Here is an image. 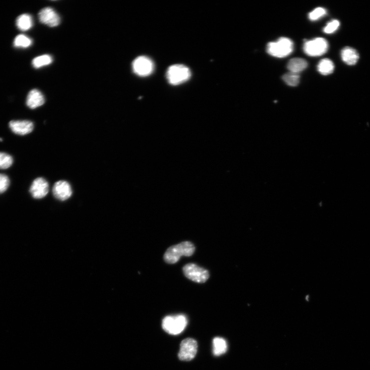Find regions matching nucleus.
<instances>
[{"mask_svg":"<svg viewBox=\"0 0 370 370\" xmlns=\"http://www.w3.org/2000/svg\"><path fill=\"white\" fill-rule=\"evenodd\" d=\"M195 250V245L191 242H183L168 248L164 254V259L168 264H175L183 256H191Z\"/></svg>","mask_w":370,"mask_h":370,"instance_id":"nucleus-1","label":"nucleus"},{"mask_svg":"<svg viewBox=\"0 0 370 370\" xmlns=\"http://www.w3.org/2000/svg\"><path fill=\"white\" fill-rule=\"evenodd\" d=\"M187 323V317L184 315L168 316L162 320V328L168 334L176 335L185 330Z\"/></svg>","mask_w":370,"mask_h":370,"instance_id":"nucleus-2","label":"nucleus"},{"mask_svg":"<svg viewBox=\"0 0 370 370\" xmlns=\"http://www.w3.org/2000/svg\"><path fill=\"white\" fill-rule=\"evenodd\" d=\"M294 49L293 41L286 37L280 38L276 42H270L267 46V52L272 56L284 58L290 55Z\"/></svg>","mask_w":370,"mask_h":370,"instance_id":"nucleus-3","label":"nucleus"},{"mask_svg":"<svg viewBox=\"0 0 370 370\" xmlns=\"http://www.w3.org/2000/svg\"><path fill=\"white\" fill-rule=\"evenodd\" d=\"M190 69L183 65L170 66L166 73L168 82L173 85H177L187 81L191 77Z\"/></svg>","mask_w":370,"mask_h":370,"instance_id":"nucleus-4","label":"nucleus"},{"mask_svg":"<svg viewBox=\"0 0 370 370\" xmlns=\"http://www.w3.org/2000/svg\"><path fill=\"white\" fill-rule=\"evenodd\" d=\"M328 49L329 43L323 38H317L306 41L303 46L305 53L312 57L321 56L326 53Z\"/></svg>","mask_w":370,"mask_h":370,"instance_id":"nucleus-5","label":"nucleus"},{"mask_svg":"<svg viewBox=\"0 0 370 370\" xmlns=\"http://www.w3.org/2000/svg\"><path fill=\"white\" fill-rule=\"evenodd\" d=\"M183 271L188 279L197 283H205L210 278L208 271L194 263L186 264L184 266Z\"/></svg>","mask_w":370,"mask_h":370,"instance_id":"nucleus-6","label":"nucleus"},{"mask_svg":"<svg viewBox=\"0 0 370 370\" xmlns=\"http://www.w3.org/2000/svg\"><path fill=\"white\" fill-rule=\"evenodd\" d=\"M132 69L137 75L146 77L151 75L154 70V64L149 58L140 56L132 64Z\"/></svg>","mask_w":370,"mask_h":370,"instance_id":"nucleus-7","label":"nucleus"},{"mask_svg":"<svg viewBox=\"0 0 370 370\" xmlns=\"http://www.w3.org/2000/svg\"><path fill=\"white\" fill-rule=\"evenodd\" d=\"M198 344L194 339L188 338L183 340L180 345L178 357L182 361H190L197 354Z\"/></svg>","mask_w":370,"mask_h":370,"instance_id":"nucleus-8","label":"nucleus"},{"mask_svg":"<svg viewBox=\"0 0 370 370\" xmlns=\"http://www.w3.org/2000/svg\"><path fill=\"white\" fill-rule=\"evenodd\" d=\"M39 21L43 24L51 27L57 26L61 23L60 17L54 9L46 7L41 9L38 14Z\"/></svg>","mask_w":370,"mask_h":370,"instance_id":"nucleus-9","label":"nucleus"},{"mask_svg":"<svg viewBox=\"0 0 370 370\" xmlns=\"http://www.w3.org/2000/svg\"><path fill=\"white\" fill-rule=\"evenodd\" d=\"M49 191V183L42 177H38L35 180L29 189L31 195L36 199H41L45 197L48 194Z\"/></svg>","mask_w":370,"mask_h":370,"instance_id":"nucleus-10","label":"nucleus"},{"mask_svg":"<svg viewBox=\"0 0 370 370\" xmlns=\"http://www.w3.org/2000/svg\"><path fill=\"white\" fill-rule=\"evenodd\" d=\"M53 194L55 198L58 200L66 201L71 198L72 195L71 186L67 181H58L54 185Z\"/></svg>","mask_w":370,"mask_h":370,"instance_id":"nucleus-11","label":"nucleus"},{"mask_svg":"<svg viewBox=\"0 0 370 370\" xmlns=\"http://www.w3.org/2000/svg\"><path fill=\"white\" fill-rule=\"evenodd\" d=\"M9 127L13 133L19 136L28 135L34 128L33 123L29 121H12Z\"/></svg>","mask_w":370,"mask_h":370,"instance_id":"nucleus-12","label":"nucleus"},{"mask_svg":"<svg viewBox=\"0 0 370 370\" xmlns=\"http://www.w3.org/2000/svg\"><path fill=\"white\" fill-rule=\"evenodd\" d=\"M45 98L42 93L37 89L30 91L26 99V105L31 109H35L44 105Z\"/></svg>","mask_w":370,"mask_h":370,"instance_id":"nucleus-13","label":"nucleus"},{"mask_svg":"<svg viewBox=\"0 0 370 370\" xmlns=\"http://www.w3.org/2000/svg\"><path fill=\"white\" fill-rule=\"evenodd\" d=\"M341 55L343 62L349 66L356 65L360 58L357 51L350 47L344 48L342 51Z\"/></svg>","mask_w":370,"mask_h":370,"instance_id":"nucleus-14","label":"nucleus"},{"mask_svg":"<svg viewBox=\"0 0 370 370\" xmlns=\"http://www.w3.org/2000/svg\"><path fill=\"white\" fill-rule=\"evenodd\" d=\"M308 66L307 62L300 58L292 59L288 64L287 68L290 72L299 74Z\"/></svg>","mask_w":370,"mask_h":370,"instance_id":"nucleus-15","label":"nucleus"},{"mask_svg":"<svg viewBox=\"0 0 370 370\" xmlns=\"http://www.w3.org/2000/svg\"><path fill=\"white\" fill-rule=\"evenodd\" d=\"M17 27L22 31H27L33 26V20L32 16L25 13L19 16L16 20Z\"/></svg>","mask_w":370,"mask_h":370,"instance_id":"nucleus-16","label":"nucleus"},{"mask_svg":"<svg viewBox=\"0 0 370 370\" xmlns=\"http://www.w3.org/2000/svg\"><path fill=\"white\" fill-rule=\"evenodd\" d=\"M334 65L329 59H323L318 65V71L323 75H328L334 70Z\"/></svg>","mask_w":370,"mask_h":370,"instance_id":"nucleus-17","label":"nucleus"},{"mask_svg":"<svg viewBox=\"0 0 370 370\" xmlns=\"http://www.w3.org/2000/svg\"><path fill=\"white\" fill-rule=\"evenodd\" d=\"M213 352L216 357L224 354L227 349L226 340L221 337H216L213 340Z\"/></svg>","mask_w":370,"mask_h":370,"instance_id":"nucleus-18","label":"nucleus"},{"mask_svg":"<svg viewBox=\"0 0 370 370\" xmlns=\"http://www.w3.org/2000/svg\"><path fill=\"white\" fill-rule=\"evenodd\" d=\"M53 62V58L49 55H43L36 57L33 59L32 64L36 69H39L48 66Z\"/></svg>","mask_w":370,"mask_h":370,"instance_id":"nucleus-19","label":"nucleus"},{"mask_svg":"<svg viewBox=\"0 0 370 370\" xmlns=\"http://www.w3.org/2000/svg\"><path fill=\"white\" fill-rule=\"evenodd\" d=\"M33 43L32 40L24 35L17 36L13 41V46L18 48H27Z\"/></svg>","mask_w":370,"mask_h":370,"instance_id":"nucleus-20","label":"nucleus"},{"mask_svg":"<svg viewBox=\"0 0 370 370\" xmlns=\"http://www.w3.org/2000/svg\"><path fill=\"white\" fill-rule=\"evenodd\" d=\"M284 81L291 86H296L300 82V75L299 74L289 72L285 74L283 76Z\"/></svg>","mask_w":370,"mask_h":370,"instance_id":"nucleus-21","label":"nucleus"},{"mask_svg":"<svg viewBox=\"0 0 370 370\" xmlns=\"http://www.w3.org/2000/svg\"><path fill=\"white\" fill-rule=\"evenodd\" d=\"M12 157L7 153L0 152V169H6L13 164Z\"/></svg>","mask_w":370,"mask_h":370,"instance_id":"nucleus-22","label":"nucleus"},{"mask_svg":"<svg viewBox=\"0 0 370 370\" xmlns=\"http://www.w3.org/2000/svg\"><path fill=\"white\" fill-rule=\"evenodd\" d=\"M326 13V9L322 7H318L309 13L308 18L311 21H315L325 15Z\"/></svg>","mask_w":370,"mask_h":370,"instance_id":"nucleus-23","label":"nucleus"},{"mask_svg":"<svg viewBox=\"0 0 370 370\" xmlns=\"http://www.w3.org/2000/svg\"><path fill=\"white\" fill-rule=\"evenodd\" d=\"M340 26V22L337 20H334L328 23L323 28V32L326 34H332L335 32Z\"/></svg>","mask_w":370,"mask_h":370,"instance_id":"nucleus-24","label":"nucleus"},{"mask_svg":"<svg viewBox=\"0 0 370 370\" xmlns=\"http://www.w3.org/2000/svg\"><path fill=\"white\" fill-rule=\"evenodd\" d=\"M10 185L9 177L4 174H0V194L4 193Z\"/></svg>","mask_w":370,"mask_h":370,"instance_id":"nucleus-25","label":"nucleus"},{"mask_svg":"<svg viewBox=\"0 0 370 370\" xmlns=\"http://www.w3.org/2000/svg\"><path fill=\"white\" fill-rule=\"evenodd\" d=\"M0 142H2V139L1 138H0Z\"/></svg>","mask_w":370,"mask_h":370,"instance_id":"nucleus-26","label":"nucleus"}]
</instances>
